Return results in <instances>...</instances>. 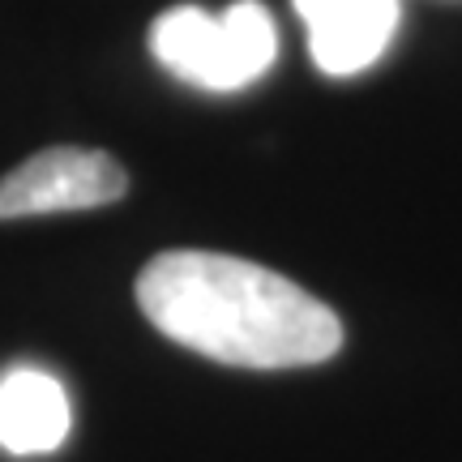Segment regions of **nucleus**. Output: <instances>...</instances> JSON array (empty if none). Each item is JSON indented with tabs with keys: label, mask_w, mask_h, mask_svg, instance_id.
<instances>
[{
	"label": "nucleus",
	"mask_w": 462,
	"mask_h": 462,
	"mask_svg": "<svg viewBox=\"0 0 462 462\" xmlns=\"http://www.w3.org/2000/svg\"><path fill=\"white\" fill-rule=\"evenodd\" d=\"M137 304L163 338L231 368H304L343 346L330 304L227 253H159L137 274Z\"/></svg>",
	"instance_id": "nucleus-1"
},
{
	"label": "nucleus",
	"mask_w": 462,
	"mask_h": 462,
	"mask_svg": "<svg viewBox=\"0 0 462 462\" xmlns=\"http://www.w3.org/2000/svg\"><path fill=\"white\" fill-rule=\"evenodd\" d=\"M150 51L171 78L210 95H231L270 73L279 56V26L257 0H236L223 14L176 5L154 17Z\"/></svg>",
	"instance_id": "nucleus-2"
},
{
	"label": "nucleus",
	"mask_w": 462,
	"mask_h": 462,
	"mask_svg": "<svg viewBox=\"0 0 462 462\" xmlns=\"http://www.w3.org/2000/svg\"><path fill=\"white\" fill-rule=\"evenodd\" d=\"M129 176L107 150L51 146L0 176V218L99 210L125 198Z\"/></svg>",
	"instance_id": "nucleus-3"
},
{
	"label": "nucleus",
	"mask_w": 462,
	"mask_h": 462,
	"mask_svg": "<svg viewBox=\"0 0 462 462\" xmlns=\"http://www.w3.org/2000/svg\"><path fill=\"white\" fill-rule=\"evenodd\" d=\"M326 78H356L394 43L398 0H291Z\"/></svg>",
	"instance_id": "nucleus-4"
},
{
	"label": "nucleus",
	"mask_w": 462,
	"mask_h": 462,
	"mask_svg": "<svg viewBox=\"0 0 462 462\" xmlns=\"http://www.w3.org/2000/svg\"><path fill=\"white\" fill-rule=\"evenodd\" d=\"M73 429V402L60 381L17 364L0 377V446L9 454H51Z\"/></svg>",
	"instance_id": "nucleus-5"
}]
</instances>
